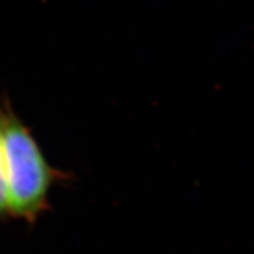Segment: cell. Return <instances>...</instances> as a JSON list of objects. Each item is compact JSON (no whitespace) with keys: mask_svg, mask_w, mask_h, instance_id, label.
<instances>
[{"mask_svg":"<svg viewBox=\"0 0 254 254\" xmlns=\"http://www.w3.org/2000/svg\"><path fill=\"white\" fill-rule=\"evenodd\" d=\"M2 145L8 213L32 224L50 207L51 190L66 176L51 166L27 127L8 111Z\"/></svg>","mask_w":254,"mask_h":254,"instance_id":"6da1fadb","label":"cell"},{"mask_svg":"<svg viewBox=\"0 0 254 254\" xmlns=\"http://www.w3.org/2000/svg\"><path fill=\"white\" fill-rule=\"evenodd\" d=\"M5 111L0 109V220L8 217L7 185H6L4 145H2V131H4Z\"/></svg>","mask_w":254,"mask_h":254,"instance_id":"7a4b0ae2","label":"cell"}]
</instances>
